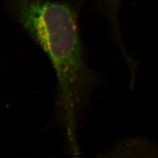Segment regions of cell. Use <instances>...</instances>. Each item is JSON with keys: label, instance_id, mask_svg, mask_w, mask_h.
<instances>
[{"label": "cell", "instance_id": "cell-1", "mask_svg": "<svg viewBox=\"0 0 158 158\" xmlns=\"http://www.w3.org/2000/svg\"><path fill=\"white\" fill-rule=\"evenodd\" d=\"M13 8L17 21L55 69L59 113L69 149L77 155L79 121L98 78L86 60L77 13L67 3L48 0H13Z\"/></svg>", "mask_w": 158, "mask_h": 158}, {"label": "cell", "instance_id": "cell-2", "mask_svg": "<svg viewBox=\"0 0 158 158\" xmlns=\"http://www.w3.org/2000/svg\"><path fill=\"white\" fill-rule=\"evenodd\" d=\"M109 1H110V3H113V8L115 9V3H116V2H117V0H109Z\"/></svg>", "mask_w": 158, "mask_h": 158}]
</instances>
